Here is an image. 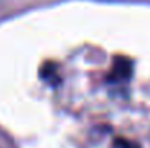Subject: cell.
Listing matches in <instances>:
<instances>
[{
    "label": "cell",
    "mask_w": 150,
    "mask_h": 148,
    "mask_svg": "<svg viewBox=\"0 0 150 148\" xmlns=\"http://www.w3.org/2000/svg\"><path fill=\"white\" fill-rule=\"evenodd\" d=\"M133 74V61L127 57H122V55H118L114 62H112V67H111V79H114L115 81H120V80H127L130 79Z\"/></svg>",
    "instance_id": "6da1fadb"
},
{
    "label": "cell",
    "mask_w": 150,
    "mask_h": 148,
    "mask_svg": "<svg viewBox=\"0 0 150 148\" xmlns=\"http://www.w3.org/2000/svg\"><path fill=\"white\" fill-rule=\"evenodd\" d=\"M57 74V67L54 62H45L42 67H41V77L45 79V80H50L54 79Z\"/></svg>",
    "instance_id": "7a4b0ae2"
},
{
    "label": "cell",
    "mask_w": 150,
    "mask_h": 148,
    "mask_svg": "<svg viewBox=\"0 0 150 148\" xmlns=\"http://www.w3.org/2000/svg\"><path fill=\"white\" fill-rule=\"evenodd\" d=\"M114 147L115 148H140L139 144H136L134 141H130V140L122 138V137H120V138H117L114 141Z\"/></svg>",
    "instance_id": "3957f363"
}]
</instances>
